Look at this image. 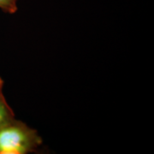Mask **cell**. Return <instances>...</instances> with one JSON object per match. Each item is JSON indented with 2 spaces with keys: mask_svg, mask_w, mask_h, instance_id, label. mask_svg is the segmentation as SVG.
Returning <instances> with one entry per match:
<instances>
[{
  "mask_svg": "<svg viewBox=\"0 0 154 154\" xmlns=\"http://www.w3.org/2000/svg\"><path fill=\"white\" fill-rule=\"evenodd\" d=\"M4 82L0 77V128L15 118V113L8 105L3 93Z\"/></svg>",
  "mask_w": 154,
  "mask_h": 154,
  "instance_id": "obj_2",
  "label": "cell"
},
{
  "mask_svg": "<svg viewBox=\"0 0 154 154\" xmlns=\"http://www.w3.org/2000/svg\"><path fill=\"white\" fill-rule=\"evenodd\" d=\"M17 0H0V9L5 13L14 14L17 11Z\"/></svg>",
  "mask_w": 154,
  "mask_h": 154,
  "instance_id": "obj_3",
  "label": "cell"
},
{
  "mask_svg": "<svg viewBox=\"0 0 154 154\" xmlns=\"http://www.w3.org/2000/svg\"><path fill=\"white\" fill-rule=\"evenodd\" d=\"M41 143L35 129L16 118L0 128V154H28Z\"/></svg>",
  "mask_w": 154,
  "mask_h": 154,
  "instance_id": "obj_1",
  "label": "cell"
}]
</instances>
